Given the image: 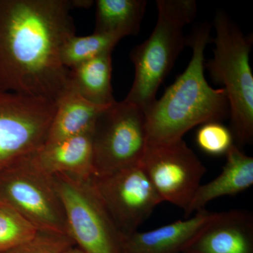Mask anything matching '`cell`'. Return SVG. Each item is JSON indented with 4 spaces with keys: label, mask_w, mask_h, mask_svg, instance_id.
<instances>
[{
    "label": "cell",
    "mask_w": 253,
    "mask_h": 253,
    "mask_svg": "<svg viewBox=\"0 0 253 253\" xmlns=\"http://www.w3.org/2000/svg\"><path fill=\"white\" fill-rule=\"evenodd\" d=\"M70 0H0V92L56 104L71 88L61 49L76 35Z\"/></svg>",
    "instance_id": "1"
},
{
    "label": "cell",
    "mask_w": 253,
    "mask_h": 253,
    "mask_svg": "<svg viewBox=\"0 0 253 253\" xmlns=\"http://www.w3.org/2000/svg\"><path fill=\"white\" fill-rule=\"evenodd\" d=\"M211 31L207 23L194 28L187 40L193 54L185 71L161 99L144 109L148 145L179 140L194 126L218 122L229 115L225 89L211 87L205 78L204 53Z\"/></svg>",
    "instance_id": "2"
},
{
    "label": "cell",
    "mask_w": 253,
    "mask_h": 253,
    "mask_svg": "<svg viewBox=\"0 0 253 253\" xmlns=\"http://www.w3.org/2000/svg\"><path fill=\"white\" fill-rule=\"evenodd\" d=\"M158 19L154 31L130 53L135 74L126 101L146 109L156 99L160 85L170 72L187 44L184 28L197 13L194 0H158Z\"/></svg>",
    "instance_id": "3"
},
{
    "label": "cell",
    "mask_w": 253,
    "mask_h": 253,
    "mask_svg": "<svg viewBox=\"0 0 253 253\" xmlns=\"http://www.w3.org/2000/svg\"><path fill=\"white\" fill-rule=\"evenodd\" d=\"M214 57L205 63L213 81L226 91L233 131L241 144L253 139V76L250 64L252 38L244 36L224 11L214 20Z\"/></svg>",
    "instance_id": "4"
},
{
    "label": "cell",
    "mask_w": 253,
    "mask_h": 253,
    "mask_svg": "<svg viewBox=\"0 0 253 253\" xmlns=\"http://www.w3.org/2000/svg\"><path fill=\"white\" fill-rule=\"evenodd\" d=\"M29 155L15 161L0 174V203L13 208L38 230L71 237L54 176L41 170Z\"/></svg>",
    "instance_id": "5"
},
{
    "label": "cell",
    "mask_w": 253,
    "mask_h": 253,
    "mask_svg": "<svg viewBox=\"0 0 253 253\" xmlns=\"http://www.w3.org/2000/svg\"><path fill=\"white\" fill-rule=\"evenodd\" d=\"M147 145L144 109L116 101L100 113L93 129L94 175L139 164Z\"/></svg>",
    "instance_id": "6"
},
{
    "label": "cell",
    "mask_w": 253,
    "mask_h": 253,
    "mask_svg": "<svg viewBox=\"0 0 253 253\" xmlns=\"http://www.w3.org/2000/svg\"><path fill=\"white\" fill-rule=\"evenodd\" d=\"M70 236L85 253H121L123 238L95 193L90 179L54 175Z\"/></svg>",
    "instance_id": "7"
},
{
    "label": "cell",
    "mask_w": 253,
    "mask_h": 253,
    "mask_svg": "<svg viewBox=\"0 0 253 253\" xmlns=\"http://www.w3.org/2000/svg\"><path fill=\"white\" fill-rule=\"evenodd\" d=\"M56 109L45 100L0 92V174L46 144Z\"/></svg>",
    "instance_id": "8"
},
{
    "label": "cell",
    "mask_w": 253,
    "mask_h": 253,
    "mask_svg": "<svg viewBox=\"0 0 253 253\" xmlns=\"http://www.w3.org/2000/svg\"><path fill=\"white\" fill-rule=\"evenodd\" d=\"M95 193L123 236L138 231L163 202L140 164L90 178Z\"/></svg>",
    "instance_id": "9"
},
{
    "label": "cell",
    "mask_w": 253,
    "mask_h": 253,
    "mask_svg": "<svg viewBox=\"0 0 253 253\" xmlns=\"http://www.w3.org/2000/svg\"><path fill=\"white\" fill-rule=\"evenodd\" d=\"M163 201L186 212L206 172L183 139L147 145L139 163Z\"/></svg>",
    "instance_id": "10"
},
{
    "label": "cell",
    "mask_w": 253,
    "mask_h": 253,
    "mask_svg": "<svg viewBox=\"0 0 253 253\" xmlns=\"http://www.w3.org/2000/svg\"><path fill=\"white\" fill-rule=\"evenodd\" d=\"M221 212L204 209L193 217L174 221L154 230L136 231L123 238L121 253H184L205 227Z\"/></svg>",
    "instance_id": "11"
},
{
    "label": "cell",
    "mask_w": 253,
    "mask_h": 253,
    "mask_svg": "<svg viewBox=\"0 0 253 253\" xmlns=\"http://www.w3.org/2000/svg\"><path fill=\"white\" fill-rule=\"evenodd\" d=\"M184 253H253V216L242 211L221 212Z\"/></svg>",
    "instance_id": "12"
},
{
    "label": "cell",
    "mask_w": 253,
    "mask_h": 253,
    "mask_svg": "<svg viewBox=\"0 0 253 253\" xmlns=\"http://www.w3.org/2000/svg\"><path fill=\"white\" fill-rule=\"evenodd\" d=\"M29 156L37 167L49 175L67 174L88 179L95 174L92 132L45 144Z\"/></svg>",
    "instance_id": "13"
},
{
    "label": "cell",
    "mask_w": 253,
    "mask_h": 253,
    "mask_svg": "<svg viewBox=\"0 0 253 253\" xmlns=\"http://www.w3.org/2000/svg\"><path fill=\"white\" fill-rule=\"evenodd\" d=\"M253 184V158L232 145L226 154L222 171L213 180L201 184L185 212L186 217L206 209L213 200L234 196L249 189Z\"/></svg>",
    "instance_id": "14"
},
{
    "label": "cell",
    "mask_w": 253,
    "mask_h": 253,
    "mask_svg": "<svg viewBox=\"0 0 253 253\" xmlns=\"http://www.w3.org/2000/svg\"><path fill=\"white\" fill-rule=\"evenodd\" d=\"M56 104V113L50 126L46 144L92 132L100 113L108 107L86 101L71 88Z\"/></svg>",
    "instance_id": "15"
},
{
    "label": "cell",
    "mask_w": 253,
    "mask_h": 253,
    "mask_svg": "<svg viewBox=\"0 0 253 253\" xmlns=\"http://www.w3.org/2000/svg\"><path fill=\"white\" fill-rule=\"evenodd\" d=\"M112 53H106L70 69L71 89L97 106L116 102L113 94Z\"/></svg>",
    "instance_id": "16"
},
{
    "label": "cell",
    "mask_w": 253,
    "mask_h": 253,
    "mask_svg": "<svg viewBox=\"0 0 253 253\" xmlns=\"http://www.w3.org/2000/svg\"><path fill=\"white\" fill-rule=\"evenodd\" d=\"M94 33L116 37L134 36L139 33L146 11L145 0H97Z\"/></svg>",
    "instance_id": "17"
},
{
    "label": "cell",
    "mask_w": 253,
    "mask_h": 253,
    "mask_svg": "<svg viewBox=\"0 0 253 253\" xmlns=\"http://www.w3.org/2000/svg\"><path fill=\"white\" fill-rule=\"evenodd\" d=\"M121 40L109 35L94 33L86 36L74 35L65 42L61 49V63L68 69L98 57L112 53Z\"/></svg>",
    "instance_id": "18"
},
{
    "label": "cell",
    "mask_w": 253,
    "mask_h": 253,
    "mask_svg": "<svg viewBox=\"0 0 253 253\" xmlns=\"http://www.w3.org/2000/svg\"><path fill=\"white\" fill-rule=\"evenodd\" d=\"M38 231L13 208L0 203V251L31 239Z\"/></svg>",
    "instance_id": "19"
},
{
    "label": "cell",
    "mask_w": 253,
    "mask_h": 253,
    "mask_svg": "<svg viewBox=\"0 0 253 253\" xmlns=\"http://www.w3.org/2000/svg\"><path fill=\"white\" fill-rule=\"evenodd\" d=\"M75 246L70 236L51 231H37L31 239L0 253H62Z\"/></svg>",
    "instance_id": "20"
},
{
    "label": "cell",
    "mask_w": 253,
    "mask_h": 253,
    "mask_svg": "<svg viewBox=\"0 0 253 253\" xmlns=\"http://www.w3.org/2000/svg\"><path fill=\"white\" fill-rule=\"evenodd\" d=\"M196 142L200 149L212 156L226 154L234 145L232 133L218 122L203 125L196 134Z\"/></svg>",
    "instance_id": "21"
},
{
    "label": "cell",
    "mask_w": 253,
    "mask_h": 253,
    "mask_svg": "<svg viewBox=\"0 0 253 253\" xmlns=\"http://www.w3.org/2000/svg\"><path fill=\"white\" fill-rule=\"evenodd\" d=\"M72 9H88L94 4L92 0H70Z\"/></svg>",
    "instance_id": "22"
},
{
    "label": "cell",
    "mask_w": 253,
    "mask_h": 253,
    "mask_svg": "<svg viewBox=\"0 0 253 253\" xmlns=\"http://www.w3.org/2000/svg\"><path fill=\"white\" fill-rule=\"evenodd\" d=\"M62 253H85L83 252L81 249H80L79 248L77 247L76 246H73L72 247L69 248L66 251H63Z\"/></svg>",
    "instance_id": "23"
}]
</instances>
